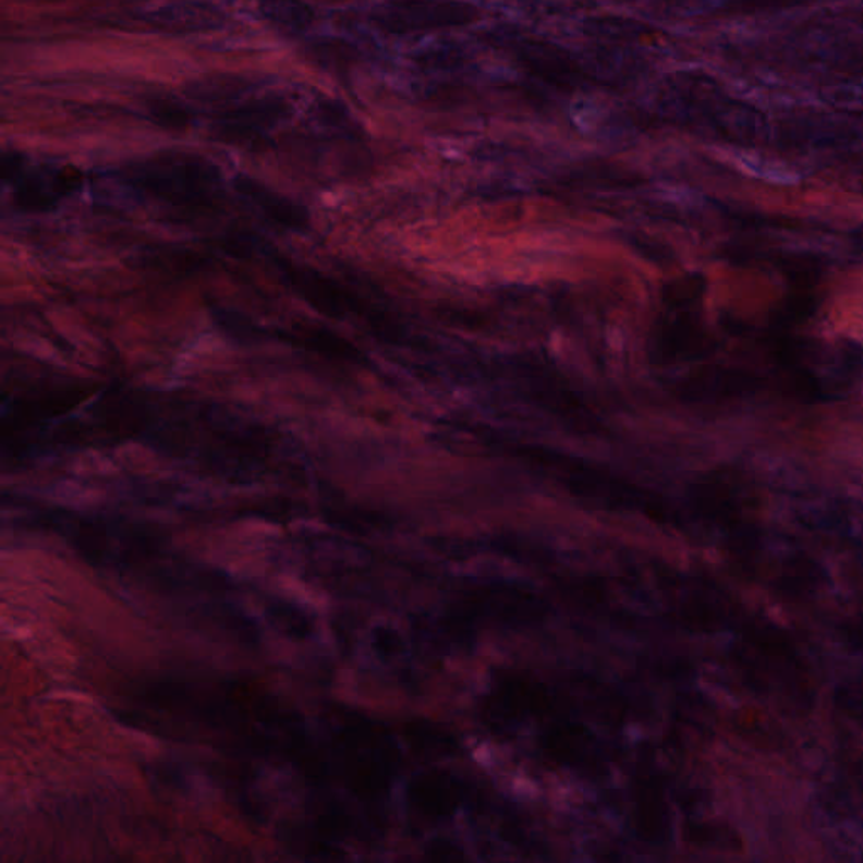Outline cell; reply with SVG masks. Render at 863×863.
I'll return each instance as SVG.
<instances>
[{"label":"cell","mask_w":863,"mask_h":863,"mask_svg":"<svg viewBox=\"0 0 863 863\" xmlns=\"http://www.w3.org/2000/svg\"><path fill=\"white\" fill-rule=\"evenodd\" d=\"M125 183L179 206H212L224 194L223 174L211 160L184 150H160L122 171Z\"/></svg>","instance_id":"1"},{"label":"cell","mask_w":863,"mask_h":863,"mask_svg":"<svg viewBox=\"0 0 863 863\" xmlns=\"http://www.w3.org/2000/svg\"><path fill=\"white\" fill-rule=\"evenodd\" d=\"M2 179L12 186L15 206L29 212L51 211L83 183L82 174L71 166H33L20 153L4 154Z\"/></svg>","instance_id":"2"},{"label":"cell","mask_w":863,"mask_h":863,"mask_svg":"<svg viewBox=\"0 0 863 863\" xmlns=\"http://www.w3.org/2000/svg\"><path fill=\"white\" fill-rule=\"evenodd\" d=\"M292 113V105L282 95L248 98L242 105L224 108L216 117L212 134L224 144L260 147L265 135Z\"/></svg>","instance_id":"3"},{"label":"cell","mask_w":863,"mask_h":863,"mask_svg":"<svg viewBox=\"0 0 863 863\" xmlns=\"http://www.w3.org/2000/svg\"><path fill=\"white\" fill-rule=\"evenodd\" d=\"M476 11L464 4H437V2H400L376 12L375 20L391 33L437 29L442 26L467 24Z\"/></svg>","instance_id":"4"},{"label":"cell","mask_w":863,"mask_h":863,"mask_svg":"<svg viewBox=\"0 0 863 863\" xmlns=\"http://www.w3.org/2000/svg\"><path fill=\"white\" fill-rule=\"evenodd\" d=\"M233 187L248 202L254 203L268 220H272L279 227L297 233L309 231L311 212L301 203L270 190L257 179L245 174H239L233 179Z\"/></svg>","instance_id":"5"},{"label":"cell","mask_w":863,"mask_h":863,"mask_svg":"<svg viewBox=\"0 0 863 863\" xmlns=\"http://www.w3.org/2000/svg\"><path fill=\"white\" fill-rule=\"evenodd\" d=\"M287 282L294 287V291L304 299L314 309L332 319H343L353 313V302L350 295L339 289L332 280L317 274L311 268H295L283 265Z\"/></svg>","instance_id":"6"},{"label":"cell","mask_w":863,"mask_h":863,"mask_svg":"<svg viewBox=\"0 0 863 863\" xmlns=\"http://www.w3.org/2000/svg\"><path fill=\"white\" fill-rule=\"evenodd\" d=\"M146 23L169 34H194L220 29L227 15L218 5L203 2H179L147 12Z\"/></svg>","instance_id":"7"},{"label":"cell","mask_w":863,"mask_h":863,"mask_svg":"<svg viewBox=\"0 0 863 863\" xmlns=\"http://www.w3.org/2000/svg\"><path fill=\"white\" fill-rule=\"evenodd\" d=\"M410 800L418 812L434 818H443L458 810L462 788L458 779L442 770H428L413 779Z\"/></svg>","instance_id":"8"},{"label":"cell","mask_w":863,"mask_h":863,"mask_svg":"<svg viewBox=\"0 0 863 863\" xmlns=\"http://www.w3.org/2000/svg\"><path fill=\"white\" fill-rule=\"evenodd\" d=\"M267 82L236 73H211L190 82L184 88L186 97L197 104L211 107L228 108V105L242 100L246 95L254 94Z\"/></svg>","instance_id":"9"},{"label":"cell","mask_w":863,"mask_h":863,"mask_svg":"<svg viewBox=\"0 0 863 863\" xmlns=\"http://www.w3.org/2000/svg\"><path fill=\"white\" fill-rule=\"evenodd\" d=\"M131 267L162 270V272H193L203 267V257L183 246H147L132 257Z\"/></svg>","instance_id":"10"},{"label":"cell","mask_w":863,"mask_h":863,"mask_svg":"<svg viewBox=\"0 0 863 863\" xmlns=\"http://www.w3.org/2000/svg\"><path fill=\"white\" fill-rule=\"evenodd\" d=\"M209 316H211L216 329L240 347H250V344H257L267 339V331L260 328L248 314L228 309L220 304H209Z\"/></svg>","instance_id":"11"},{"label":"cell","mask_w":863,"mask_h":863,"mask_svg":"<svg viewBox=\"0 0 863 863\" xmlns=\"http://www.w3.org/2000/svg\"><path fill=\"white\" fill-rule=\"evenodd\" d=\"M545 747L555 759L570 766L591 763L596 757L594 741L584 730H557L545 739Z\"/></svg>","instance_id":"12"},{"label":"cell","mask_w":863,"mask_h":863,"mask_svg":"<svg viewBox=\"0 0 863 863\" xmlns=\"http://www.w3.org/2000/svg\"><path fill=\"white\" fill-rule=\"evenodd\" d=\"M637 825L644 838H661L667 826V812L661 791L653 782L643 781L636 797Z\"/></svg>","instance_id":"13"},{"label":"cell","mask_w":863,"mask_h":863,"mask_svg":"<svg viewBox=\"0 0 863 863\" xmlns=\"http://www.w3.org/2000/svg\"><path fill=\"white\" fill-rule=\"evenodd\" d=\"M262 17L285 33L299 34L309 29L316 21L313 5L302 2H262L258 5Z\"/></svg>","instance_id":"14"},{"label":"cell","mask_w":863,"mask_h":863,"mask_svg":"<svg viewBox=\"0 0 863 863\" xmlns=\"http://www.w3.org/2000/svg\"><path fill=\"white\" fill-rule=\"evenodd\" d=\"M265 615H267L268 622L285 636L294 637V640H307L313 634V619L295 604L287 603V600H272L265 609Z\"/></svg>","instance_id":"15"},{"label":"cell","mask_w":863,"mask_h":863,"mask_svg":"<svg viewBox=\"0 0 863 863\" xmlns=\"http://www.w3.org/2000/svg\"><path fill=\"white\" fill-rule=\"evenodd\" d=\"M295 341L305 344L317 353L328 354V356L344 357L354 360L357 357V350L353 344L348 343L347 339L335 335L329 329L305 328L294 336Z\"/></svg>","instance_id":"16"},{"label":"cell","mask_w":863,"mask_h":863,"mask_svg":"<svg viewBox=\"0 0 863 863\" xmlns=\"http://www.w3.org/2000/svg\"><path fill=\"white\" fill-rule=\"evenodd\" d=\"M146 112L149 120L166 131H183L193 120L186 105L168 97L150 98L146 104Z\"/></svg>","instance_id":"17"},{"label":"cell","mask_w":863,"mask_h":863,"mask_svg":"<svg viewBox=\"0 0 863 863\" xmlns=\"http://www.w3.org/2000/svg\"><path fill=\"white\" fill-rule=\"evenodd\" d=\"M311 119L319 127L332 132H350L351 122L347 107L335 100H320L314 105Z\"/></svg>","instance_id":"18"},{"label":"cell","mask_w":863,"mask_h":863,"mask_svg":"<svg viewBox=\"0 0 863 863\" xmlns=\"http://www.w3.org/2000/svg\"><path fill=\"white\" fill-rule=\"evenodd\" d=\"M705 280L704 277L690 276L680 282L670 283L665 292V301L674 307H683V305L693 304L700 295L704 294Z\"/></svg>","instance_id":"19"},{"label":"cell","mask_w":863,"mask_h":863,"mask_svg":"<svg viewBox=\"0 0 863 863\" xmlns=\"http://www.w3.org/2000/svg\"><path fill=\"white\" fill-rule=\"evenodd\" d=\"M859 242H860V243H862V246H863V228H862V230H860V239H859Z\"/></svg>","instance_id":"20"}]
</instances>
